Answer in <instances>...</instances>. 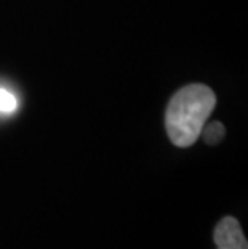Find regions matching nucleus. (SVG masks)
<instances>
[{"mask_svg": "<svg viewBox=\"0 0 248 249\" xmlns=\"http://www.w3.org/2000/svg\"><path fill=\"white\" fill-rule=\"evenodd\" d=\"M213 240L216 249H248L244 230L234 217H224L216 225Z\"/></svg>", "mask_w": 248, "mask_h": 249, "instance_id": "nucleus-2", "label": "nucleus"}, {"mask_svg": "<svg viewBox=\"0 0 248 249\" xmlns=\"http://www.w3.org/2000/svg\"><path fill=\"white\" fill-rule=\"evenodd\" d=\"M17 107V97L10 90L0 87V113H13Z\"/></svg>", "mask_w": 248, "mask_h": 249, "instance_id": "nucleus-4", "label": "nucleus"}, {"mask_svg": "<svg viewBox=\"0 0 248 249\" xmlns=\"http://www.w3.org/2000/svg\"><path fill=\"white\" fill-rule=\"evenodd\" d=\"M203 134V140L208 143V145H218V143L224 139L226 135V127L221 123H213L208 127L202 129Z\"/></svg>", "mask_w": 248, "mask_h": 249, "instance_id": "nucleus-3", "label": "nucleus"}, {"mask_svg": "<svg viewBox=\"0 0 248 249\" xmlns=\"http://www.w3.org/2000/svg\"><path fill=\"white\" fill-rule=\"evenodd\" d=\"M216 107V95L203 84H192L177 90L166 108V130L179 148L192 146Z\"/></svg>", "mask_w": 248, "mask_h": 249, "instance_id": "nucleus-1", "label": "nucleus"}]
</instances>
